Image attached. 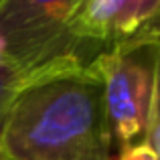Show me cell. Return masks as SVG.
I'll list each match as a JSON object with an SVG mask.
<instances>
[{
	"label": "cell",
	"instance_id": "1",
	"mask_svg": "<svg viewBox=\"0 0 160 160\" xmlns=\"http://www.w3.org/2000/svg\"><path fill=\"white\" fill-rule=\"evenodd\" d=\"M0 160H116L103 85L85 59L67 57L14 99Z\"/></svg>",
	"mask_w": 160,
	"mask_h": 160
},
{
	"label": "cell",
	"instance_id": "3",
	"mask_svg": "<svg viewBox=\"0 0 160 160\" xmlns=\"http://www.w3.org/2000/svg\"><path fill=\"white\" fill-rule=\"evenodd\" d=\"M83 0H0V61L45 65L59 57L91 61L71 35Z\"/></svg>",
	"mask_w": 160,
	"mask_h": 160
},
{
	"label": "cell",
	"instance_id": "2",
	"mask_svg": "<svg viewBox=\"0 0 160 160\" xmlns=\"http://www.w3.org/2000/svg\"><path fill=\"white\" fill-rule=\"evenodd\" d=\"M160 41L113 47L89 61L103 85V103L116 154L136 144L158 150Z\"/></svg>",
	"mask_w": 160,
	"mask_h": 160
},
{
	"label": "cell",
	"instance_id": "4",
	"mask_svg": "<svg viewBox=\"0 0 160 160\" xmlns=\"http://www.w3.org/2000/svg\"><path fill=\"white\" fill-rule=\"evenodd\" d=\"M160 0H83L71 22L89 59L113 47L160 41Z\"/></svg>",
	"mask_w": 160,
	"mask_h": 160
},
{
	"label": "cell",
	"instance_id": "5",
	"mask_svg": "<svg viewBox=\"0 0 160 160\" xmlns=\"http://www.w3.org/2000/svg\"><path fill=\"white\" fill-rule=\"evenodd\" d=\"M69 57H77V55H69ZM67 57H59L55 61H49L45 65H16V63H6L0 61V124H2L6 112L14 103V99L27 89L28 85L53 71L57 65H61Z\"/></svg>",
	"mask_w": 160,
	"mask_h": 160
},
{
	"label": "cell",
	"instance_id": "6",
	"mask_svg": "<svg viewBox=\"0 0 160 160\" xmlns=\"http://www.w3.org/2000/svg\"><path fill=\"white\" fill-rule=\"evenodd\" d=\"M116 160H158V150L150 148L148 144H136L116 154Z\"/></svg>",
	"mask_w": 160,
	"mask_h": 160
}]
</instances>
